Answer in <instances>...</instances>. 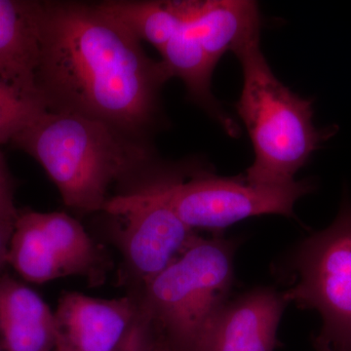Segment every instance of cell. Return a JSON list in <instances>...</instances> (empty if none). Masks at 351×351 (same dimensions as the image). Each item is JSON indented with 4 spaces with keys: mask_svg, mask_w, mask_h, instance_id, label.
Masks as SVG:
<instances>
[{
    "mask_svg": "<svg viewBox=\"0 0 351 351\" xmlns=\"http://www.w3.org/2000/svg\"><path fill=\"white\" fill-rule=\"evenodd\" d=\"M36 86L48 112L100 120L147 142L171 76L142 41L97 3L34 1Z\"/></svg>",
    "mask_w": 351,
    "mask_h": 351,
    "instance_id": "obj_1",
    "label": "cell"
},
{
    "mask_svg": "<svg viewBox=\"0 0 351 351\" xmlns=\"http://www.w3.org/2000/svg\"><path fill=\"white\" fill-rule=\"evenodd\" d=\"M11 144L34 157L57 186L66 207L104 211L115 182L152 167L147 142L100 120L45 110Z\"/></svg>",
    "mask_w": 351,
    "mask_h": 351,
    "instance_id": "obj_2",
    "label": "cell"
},
{
    "mask_svg": "<svg viewBox=\"0 0 351 351\" xmlns=\"http://www.w3.org/2000/svg\"><path fill=\"white\" fill-rule=\"evenodd\" d=\"M243 84L235 104L254 147L249 182L284 184L306 165L328 134L313 125V101L286 87L274 75L261 49L260 39L234 53Z\"/></svg>",
    "mask_w": 351,
    "mask_h": 351,
    "instance_id": "obj_3",
    "label": "cell"
},
{
    "mask_svg": "<svg viewBox=\"0 0 351 351\" xmlns=\"http://www.w3.org/2000/svg\"><path fill=\"white\" fill-rule=\"evenodd\" d=\"M233 241L199 239L142 288L140 306L171 351H193L233 281Z\"/></svg>",
    "mask_w": 351,
    "mask_h": 351,
    "instance_id": "obj_4",
    "label": "cell"
},
{
    "mask_svg": "<svg viewBox=\"0 0 351 351\" xmlns=\"http://www.w3.org/2000/svg\"><path fill=\"white\" fill-rule=\"evenodd\" d=\"M157 188L189 228L219 230L245 219L263 215L294 216L302 196L313 191L307 181L261 184L242 177H221L197 171L189 180L181 175L158 174Z\"/></svg>",
    "mask_w": 351,
    "mask_h": 351,
    "instance_id": "obj_5",
    "label": "cell"
},
{
    "mask_svg": "<svg viewBox=\"0 0 351 351\" xmlns=\"http://www.w3.org/2000/svg\"><path fill=\"white\" fill-rule=\"evenodd\" d=\"M295 280L287 302L315 309L323 339L335 351H351V204L343 201L336 219L304 240L294 260Z\"/></svg>",
    "mask_w": 351,
    "mask_h": 351,
    "instance_id": "obj_6",
    "label": "cell"
},
{
    "mask_svg": "<svg viewBox=\"0 0 351 351\" xmlns=\"http://www.w3.org/2000/svg\"><path fill=\"white\" fill-rule=\"evenodd\" d=\"M7 263L32 283L82 276L100 284L110 261L77 219L64 212L27 209L16 219Z\"/></svg>",
    "mask_w": 351,
    "mask_h": 351,
    "instance_id": "obj_7",
    "label": "cell"
},
{
    "mask_svg": "<svg viewBox=\"0 0 351 351\" xmlns=\"http://www.w3.org/2000/svg\"><path fill=\"white\" fill-rule=\"evenodd\" d=\"M104 212L121 219L117 240L124 265L142 288L198 239L164 199L156 177L110 197Z\"/></svg>",
    "mask_w": 351,
    "mask_h": 351,
    "instance_id": "obj_8",
    "label": "cell"
},
{
    "mask_svg": "<svg viewBox=\"0 0 351 351\" xmlns=\"http://www.w3.org/2000/svg\"><path fill=\"white\" fill-rule=\"evenodd\" d=\"M140 313L135 295L104 300L64 293L54 311L55 351H119Z\"/></svg>",
    "mask_w": 351,
    "mask_h": 351,
    "instance_id": "obj_9",
    "label": "cell"
},
{
    "mask_svg": "<svg viewBox=\"0 0 351 351\" xmlns=\"http://www.w3.org/2000/svg\"><path fill=\"white\" fill-rule=\"evenodd\" d=\"M287 301L272 289H255L228 302L208 324L193 351H274Z\"/></svg>",
    "mask_w": 351,
    "mask_h": 351,
    "instance_id": "obj_10",
    "label": "cell"
},
{
    "mask_svg": "<svg viewBox=\"0 0 351 351\" xmlns=\"http://www.w3.org/2000/svg\"><path fill=\"white\" fill-rule=\"evenodd\" d=\"M0 351H55L54 313L5 272L0 274Z\"/></svg>",
    "mask_w": 351,
    "mask_h": 351,
    "instance_id": "obj_11",
    "label": "cell"
},
{
    "mask_svg": "<svg viewBox=\"0 0 351 351\" xmlns=\"http://www.w3.org/2000/svg\"><path fill=\"white\" fill-rule=\"evenodd\" d=\"M38 54L34 1L0 0V82L44 104L36 86Z\"/></svg>",
    "mask_w": 351,
    "mask_h": 351,
    "instance_id": "obj_12",
    "label": "cell"
},
{
    "mask_svg": "<svg viewBox=\"0 0 351 351\" xmlns=\"http://www.w3.org/2000/svg\"><path fill=\"white\" fill-rule=\"evenodd\" d=\"M189 25L208 56L218 64L226 53L234 54L260 39L261 14L250 0H200Z\"/></svg>",
    "mask_w": 351,
    "mask_h": 351,
    "instance_id": "obj_13",
    "label": "cell"
},
{
    "mask_svg": "<svg viewBox=\"0 0 351 351\" xmlns=\"http://www.w3.org/2000/svg\"><path fill=\"white\" fill-rule=\"evenodd\" d=\"M159 53L171 78H179L184 83L189 98L216 119L226 133L237 135V124L221 110L212 93V75L217 64L203 49L189 23Z\"/></svg>",
    "mask_w": 351,
    "mask_h": 351,
    "instance_id": "obj_14",
    "label": "cell"
},
{
    "mask_svg": "<svg viewBox=\"0 0 351 351\" xmlns=\"http://www.w3.org/2000/svg\"><path fill=\"white\" fill-rule=\"evenodd\" d=\"M199 2L200 0H107L97 5L141 41L152 44L160 51L195 16Z\"/></svg>",
    "mask_w": 351,
    "mask_h": 351,
    "instance_id": "obj_15",
    "label": "cell"
},
{
    "mask_svg": "<svg viewBox=\"0 0 351 351\" xmlns=\"http://www.w3.org/2000/svg\"><path fill=\"white\" fill-rule=\"evenodd\" d=\"M47 110L40 101L25 98L0 82V144H7L29 125L41 112Z\"/></svg>",
    "mask_w": 351,
    "mask_h": 351,
    "instance_id": "obj_16",
    "label": "cell"
},
{
    "mask_svg": "<svg viewBox=\"0 0 351 351\" xmlns=\"http://www.w3.org/2000/svg\"><path fill=\"white\" fill-rule=\"evenodd\" d=\"M19 210L14 200V182L5 158L0 152V223L14 226Z\"/></svg>",
    "mask_w": 351,
    "mask_h": 351,
    "instance_id": "obj_17",
    "label": "cell"
},
{
    "mask_svg": "<svg viewBox=\"0 0 351 351\" xmlns=\"http://www.w3.org/2000/svg\"><path fill=\"white\" fill-rule=\"evenodd\" d=\"M157 339L158 334L152 321L141 308L140 317L133 331L119 351H154Z\"/></svg>",
    "mask_w": 351,
    "mask_h": 351,
    "instance_id": "obj_18",
    "label": "cell"
},
{
    "mask_svg": "<svg viewBox=\"0 0 351 351\" xmlns=\"http://www.w3.org/2000/svg\"><path fill=\"white\" fill-rule=\"evenodd\" d=\"M14 226L0 223V274H3L8 257L9 244L12 237Z\"/></svg>",
    "mask_w": 351,
    "mask_h": 351,
    "instance_id": "obj_19",
    "label": "cell"
},
{
    "mask_svg": "<svg viewBox=\"0 0 351 351\" xmlns=\"http://www.w3.org/2000/svg\"><path fill=\"white\" fill-rule=\"evenodd\" d=\"M314 345H315L316 351H335L326 339L321 336L316 338Z\"/></svg>",
    "mask_w": 351,
    "mask_h": 351,
    "instance_id": "obj_20",
    "label": "cell"
},
{
    "mask_svg": "<svg viewBox=\"0 0 351 351\" xmlns=\"http://www.w3.org/2000/svg\"><path fill=\"white\" fill-rule=\"evenodd\" d=\"M154 351H171L169 346L165 343V341L160 336L157 339L156 350Z\"/></svg>",
    "mask_w": 351,
    "mask_h": 351,
    "instance_id": "obj_21",
    "label": "cell"
}]
</instances>
